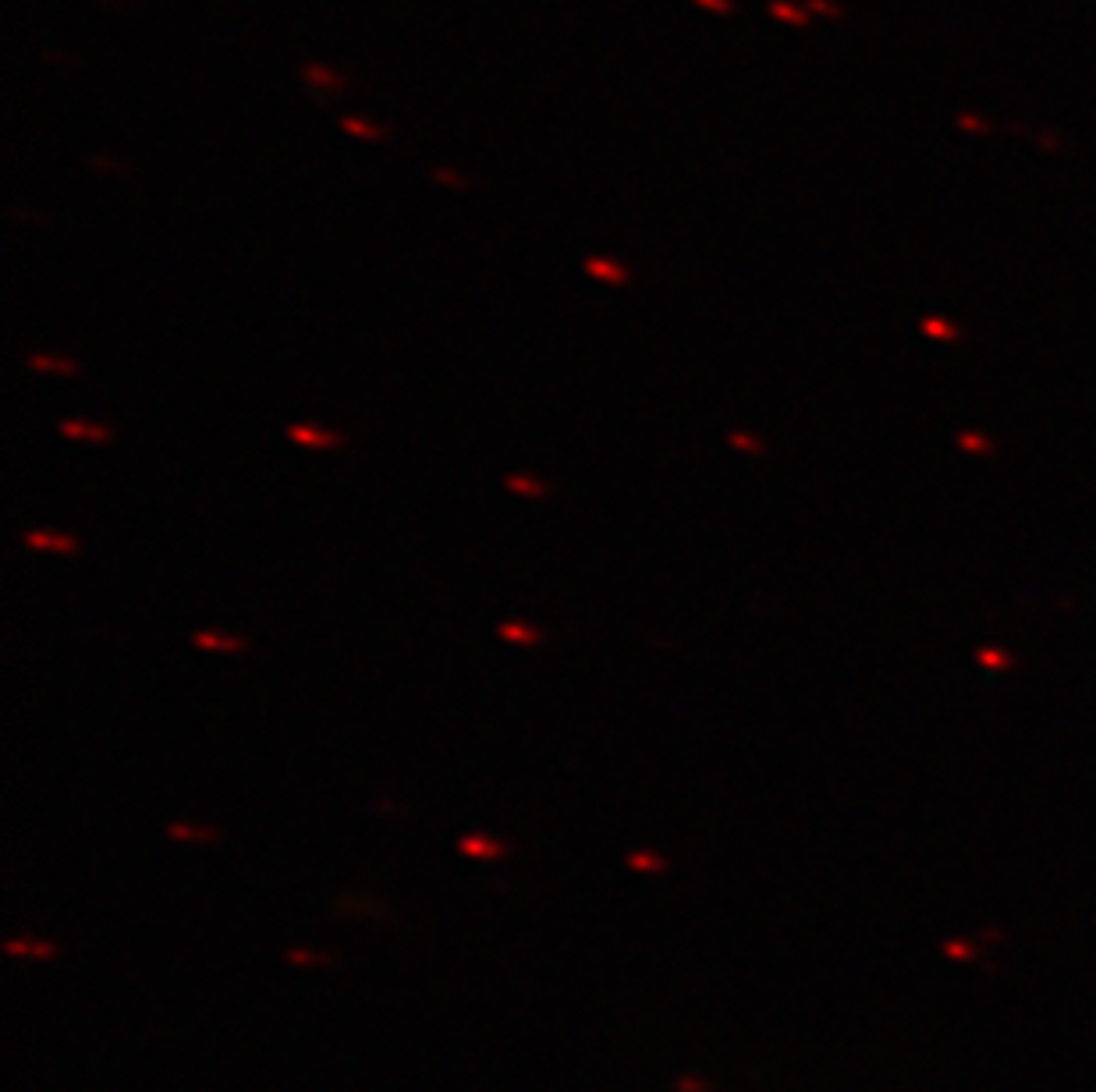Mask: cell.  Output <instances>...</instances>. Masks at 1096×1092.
<instances>
[{
  "mask_svg": "<svg viewBox=\"0 0 1096 1092\" xmlns=\"http://www.w3.org/2000/svg\"><path fill=\"white\" fill-rule=\"evenodd\" d=\"M288 433H291L295 444H309V448H334L338 444V433H323V429L313 426H291Z\"/></svg>",
  "mask_w": 1096,
  "mask_h": 1092,
  "instance_id": "obj_1",
  "label": "cell"
},
{
  "mask_svg": "<svg viewBox=\"0 0 1096 1092\" xmlns=\"http://www.w3.org/2000/svg\"><path fill=\"white\" fill-rule=\"evenodd\" d=\"M8 954H14V958H54L57 947L54 943H40V940H12Z\"/></svg>",
  "mask_w": 1096,
  "mask_h": 1092,
  "instance_id": "obj_2",
  "label": "cell"
},
{
  "mask_svg": "<svg viewBox=\"0 0 1096 1092\" xmlns=\"http://www.w3.org/2000/svg\"><path fill=\"white\" fill-rule=\"evenodd\" d=\"M458 848L465 855H476V859H501V855H505V848L497 841H490V837H461Z\"/></svg>",
  "mask_w": 1096,
  "mask_h": 1092,
  "instance_id": "obj_3",
  "label": "cell"
},
{
  "mask_svg": "<svg viewBox=\"0 0 1096 1092\" xmlns=\"http://www.w3.org/2000/svg\"><path fill=\"white\" fill-rule=\"evenodd\" d=\"M25 543L29 546H40V550H65V554H71L75 550V543L68 539V535H43V532H29L25 535Z\"/></svg>",
  "mask_w": 1096,
  "mask_h": 1092,
  "instance_id": "obj_4",
  "label": "cell"
},
{
  "mask_svg": "<svg viewBox=\"0 0 1096 1092\" xmlns=\"http://www.w3.org/2000/svg\"><path fill=\"white\" fill-rule=\"evenodd\" d=\"M61 433H65V437H75V440H110L107 429L89 426V423H61Z\"/></svg>",
  "mask_w": 1096,
  "mask_h": 1092,
  "instance_id": "obj_5",
  "label": "cell"
},
{
  "mask_svg": "<svg viewBox=\"0 0 1096 1092\" xmlns=\"http://www.w3.org/2000/svg\"><path fill=\"white\" fill-rule=\"evenodd\" d=\"M501 635H505V639H511V642H529V645L539 642V632H529V628H522V624H505V628H501Z\"/></svg>",
  "mask_w": 1096,
  "mask_h": 1092,
  "instance_id": "obj_6",
  "label": "cell"
},
{
  "mask_svg": "<svg viewBox=\"0 0 1096 1092\" xmlns=\"http://www.w3.org/2000/svg\"><path fill=\"white\" fill-rule=\"evenodd\" d=\"M196 645H203V649H228V653H234V649H241L238 639H213V635H196Z\"/></svg>",
  "mask_w": 1096,
  "mask_h": 1092,
  "instance_id": "obj_7",
  "label": "cell"
},
{
  "mask_svg": "<svg viewBox=\"0 0 1096 1092\" xmlns=\"http://www.w3.org/2000/svg\"><path fill=\"white\" fill-rule=\"evenodd\" d=\"M29 366H33V369H54V372H71V369H75L71 362H65V359H43V355H36Z\"/></svg>",
  "mask_w": 1096,
  "mask_h": 1092,
  "instance_id": "obj_8",
  "label": "cell"
},
{
  "mask_svg": "<svg viewBox=\"0 0 1096 1092\" xmlns=\"http://www.w3.org/2000/svg\"><path fill=\"white\" fill-rule=\"evenodd\" d=\"M628 865H632V869H660V859H657V855L639 852V855H632V859H628Z\"/></svg>",
  "mask_w": 1096,
  "mask_h": 1092,
  "instance_id": "obj_9",
  "label": "cell"
},
{
  "mask_svg": "<svg viewBox=\"0 0 1096 1092\" xmlns=\"http://www.w3.org/2000/svg\"><path fill=\"white\" fill-rule=\"evenodd\" d=\"M507 486H511V490H518V493H529V497H539V493H543V486H536V482H529V479H518V476H511V479H507Z\"/></svg>",
  "mask_w": 1096,
  "mask_h": 1092,
  "instance_id": "obj_10",
  "label": "cell"
},
{
  "mask_svg": "<svg viewBox=\"0 0 1096 1092\" xmlns=\"http://www.w3.org/2000/svg\"><path fill=\"white\" fill-rule=\"evenodd\" d=\"M167 831H171V837H185V841H203V837H213V833L192 831V827H167Z\"/></svg>",
  "mask_w": 1096,
  "mask_h": 1092,
  "instance_id": "obj_11",
  "label": "cell"
},
{
  "mask_svg": "<svg viewBox=\"0 0 1096 1092\" xmlns=\"http://www.w3.org/2000/svg\"><path fill=\"white\" fill-rule=\"evenodd\" d=\"M288 958H291V962H313V965H323V962H327V958H319V954H298V950H291Z\"/></svg>",
  "mask_w": 1096,
  "mask_h": 1092,
  "instance_id": "obj_12",
  "label": "cell"
}]
</instances>
